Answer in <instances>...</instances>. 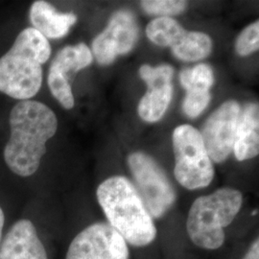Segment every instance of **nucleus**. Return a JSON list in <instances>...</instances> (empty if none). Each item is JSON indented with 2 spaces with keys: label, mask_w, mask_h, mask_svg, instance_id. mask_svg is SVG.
Returning <instances> with one entry per match:
<instances>
[{
  "label": "nucleus",
  "mask_w": 259,
  "mask_h": 259,
  "mask_svg": "<svg viewBox=\"0 0 259 259\" xmlns=\"http://www.w3.org/2000/svg\"><path fill=\"white\" fill-rule=\"evenodd\" d=\"M171 48L178 59L185 62H196L210 54L212 42L210 37L204 33L185 31Z\"/></svg>",
  "instance_id": "nucleus-15"
},
{
  "label": "nucleus",
  "mask_w": 259,
  "mask_h": 259,
  "mask_svg": "<svg viewBox=\"0 0 259 259\" xmlns=\"http://www.w3.org/2000/svg\"><path fill=\"white\" fill-rule=\"evenodd\" d=\"M30 21L36 29L47 38L65 37L70 27L77 21L72 13H59L47 1H35L30 9Z\"/></svg>",
  "instance_id": "nucleus-13"
},
{
  "label": "nucleus",
  "mask_w": 259,
  "mask_h": 259,
  "mask_svg": "<svg viewBox=\"0 0 259 259\" xmlns=\"http://www.w3.org/2000/svg\"><path fill=\"white\" fill-rule=\"evenodd\" d=\"M130 169L139 195L152 218H160L176 201V193L160 167L143 153H134L128 158Z\"/></svg>",
  "instance_id": "nucleus-6"
},
{
  "label": "nucleus",
  "mask_w": 259,
  "mask_h": 259,
  "mask_svg": "<svg viewBox=\"0 0 259 259\" xmlns=\"http://www.w3.org/2000/svg\"><path fill=\"white\" fill-rule=\"evenodd\" d=\"M243 197L238 190L221 188L198 198L187 217L186 230L196 246L205 250L219 249L225 242L224 229L240 211Z\"/></svg>",
  "instance_id": "nucleus-4"
},
{
  "label": "nucleus",
  "mask_w": 259,
  "mask_h": 259,
  "mask_svg": "<svg viewBox=\"0 0 259 259\" xmlns=\"http://www.w3.org/2000/svg\"><path fill=\"white\" fill-rule=\"evenodd\" d=\"M240 116V107L235 101H228L213 112L201 134L204 147L214 162H222L233 150Z\"/></svg>",
  "instance_id": "nucleus-9"
},
{
  "label": "nucleus",
  "mask_w": 259,
  "mask_h": 259,
  "mask_svg": "<svg viewBox=\"0 0 259 259\" xmlns=\"http://www.w3.org/2000/svg\"><path fill=\"white\" fill-rule=\"evenodd\" d=\"M177 181L189 190L204 188L214 178L212 161L201 133L190 125L179 126L173 134Z\"/></svg>",
  "instance_id": "nucleus-5"
},
{
  "label": "nucleus",
  "mask_w": 259,
  "mask_h": 259,
  "mask_svg": "<svg viewBox=\"0 0 259 259\" xmlns=\"http://www.w3.org/2000/svg\"><path fill=\"white\" fill-rule=\"evenodd\" d=\"M214 82L212 70L208 65L200 64L193 68L184 69L181 73V83L185 90L195 85L209 90Z\"/></svg>",
  "instance_id": "nucleus-18"
},
{
  "label": "nucleus",
  "mask_w": 259,
  "mask_h": 259,
  "mask_svg": "<svg viewBox=\"0 0 259 259\" xmlns=\"http://www.w3.org/2000/svg\"><path fill=\"white\" fill-rule=\"evenodd\" d=\"M141 6L150 15L160 16V18H169V16L183 13L186 8V2L178 0H148L142 1Z\"/></svg>",
  "instance_id": "nucleus-19"
},
{
  "label": "nucleus",
  "mask_w": 259,
  "mask_h": 259,
  "mask_svg": "<svg viewBox=\"0 0 259 259\" xmlns=\"http://www.w3.org/2000/svg\"><path fill=\"white\" fill-rule=\"evenodd\" d=\"M65 259H129V249L109 224L96 223L75 237Z\"/></svg>",
  "instance_id": "nucleus-7"
},
{
  "label": "nucleus",
  "mask_w": 259,
  "mask_h": 259,
  "mask_svg": "<svg viewBox=\"0 0 259 259\" xmlns=\"http://www.w3.org/2000/svg\"><path fill=\"white\" fill-rule=\"evenodd\" d=\"M210 101L209 90L190 85L186 89V95L183 105L185 114L191 118L199 116Z\"/></svg>",
  "instance_id": "nucleus-17"
},
{
  "label": "nucleus",
  "mask_w": 259,
  "mask_h": 259,
  "mask_svg": "<svg viewBox=\"0 0 259 259\" xmlns=\"http://www.w3.org/2000/svg\"><path fill=\"white\" fill-rule=\"evenodd\" d=\"M97 199L109 225L135 247H145L157 237V228L139 191L128 179L111 177L97 189Z\"/></svg>",
  "instance_id": "nucleus-2"
},
{
  "label": "nucleus",
  "mask_w": 259,
  "mask_h": 259,
  "mask_svg": "<svg viewBox=\"0 0 259 259\" xmlns=\"http://www.w3.org/2000/svg\"><path fill=\"white\" fill-rule=\"evenodd\" d=\"M4 221H5V216H4L3 210L0 207V240H1V235H2V230L4 227Z\"/></svg>",
  "instance_id": "nucleus-22"
},
{
  "label": "nucleus",
  "mask_w": 259,
  "mask_h": 259,
  "mask_svg": "<svg viewBox=\"0 0 259 259\" xmlns=\"http://www.w3.org/2000/svg\"><path fill=\"white\" fill-rule=\"evenodd\" d=\"M259 47V22L256 21L244 29L236 41V51L241 56H248L257 51Z\"/></svg>",
  "instance_id": "nucleus-20"
},
{
  "label": "nucleus",
  "mask_w": 259,
  "mask_h": 259,
  "mask_svg": "<svg viewBox=\"0 0 259 259\" xmlns=\"http://www.w3.org/2000/svg\"><path fill=\"white\" fill-rule=\"evenodd\" d=\"M243 259H259V242L258 239L254 241L251 245L249 251L246 253Z\"/></svg>",
  "instance_id": "nucleus-21"
},
{
  "label": "nucleus",
  "mask_w": 259,
  "mask_h": 259,
  "mask_svg": "<svg viewBox=\"0 0 259 259\" xmlns=\"http://www.w3.org/2000/svg\"><path fill=\"white\" fill-rule=\"evenodd\" d=\"M51 47L39 32L28 27L19 33L13 47L0 58V93L20 101L30 100L42 83V66Z\"/></svg>",
  "instance_id": "nucleus-3"
},
{
  "label": "nucleus",
  "mask_w": 259,
  "mask_h": 259,
  "mask_svg": "<svg viewBox=\"0 0 259 259\" xmlns=\"http://www.w3.org/2000/svg\"><path fill=\"white\" fill-rule=\"evenodd\" d=\"M185 31L175 19L171 18L154 19L146 28L149 39L159 47H172Z\"/></svg>",
  "instance_id": "nucleus-16"
},
{
  "label": "nucleus",
  "mask_w": 259,
  "mask_h": 259,
  "mask_svg": "<svg viewBox=\"0 0 259 259\" xmlns=\"http://www.w3.org/2000/svg\"><path fill=\"white\" fill-rule=\"evenodd\" d=\"M139 26L129 11H120L111 18L109 26L93 42V52L101 65L111 64L118 55L126 54L135 47Z\"/></svg>",
  "instance_id": "nucleus-10"
},
{
  "label": "nucleus",
  "mask_w": 259,
  "mask_h": 259,
  "mask_svg": "<svg viewBox=\"0 0 259 259\" xmlns=\"http://www.w3.org/2000/svg\"><path fill=\"white\" fill-rule=\"evenodd\" d=\"M0 259H47L33 223L23 219L12 227L1 243Z\"/></svg>",
  "instance_id": "nucleus-12"
},
{
  "label": "nucleus",
  "mask_w": 259,
  "mask_h": 259,
  "mask_svg": "<svg viewBox=\"0 0 259 259\" xmlns=\"http://www.w3.org/2000/svg\"><path fill=\"white\" fill-rule=\"evenodd\" d=\"M93 53L84 44L66 47L59 51L49 68L47 78L52 95L66 109L74 107V97L70 79L79 70L93 63Z\"/></svg>",
  "instance_id": "nucleus-8"
},
{
  "label": "nucleus",
  "mask_w": 259,
  "mask_h": 259,
  "mask_svg": "<svg viewBox=\"0 0 259 259\" xmlns=\"http://www.w3.org/2000/svg\"><path fill=\"white\" fill-rule=\"evenodd\" d=\"M139 75L148 84L147 93L139 102V115L143 120L156 122L164 115L172 99L173 68L168 65H143Z\"/></svg>",
  "instance_id": "nucleus-11"
},
{
  "label": "nucleus",
  "mask_w": 259,
  "mask_h": 259,
  "mask_svg": "<svg viewBox=\"0 0 259 259\" xmlns=\"http://www.w3.org/2000/svg\"><path fill=\"white\" fill-rule=\"evenodd\" d=\"M238 160H246L259 153V109L257 104H249L240 113L233 145Z\"/></svg>",
  "instance_id": "nucleus-14"
},
{
  "label": "nucleus",
  "mask_w": 259,
  "mask_h": 259,
  "mask_svg": "<svg viewBox=\"0 0 259 259\" xmlns=\"http://www.w3.org/2000/svg\"><path fill=\"white\" fill-rule=\"evenodd\" d=\"M9 123L11 136L4 149L5 162L16 175L32 176L47 153V141L55 136V113L42 103L19 101L11 111Z\"/></svg>",
  "instance_id": "nucleus-1"
}]
</instances>
